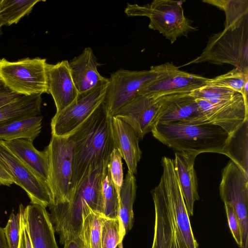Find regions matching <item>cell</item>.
Wrapping results in <instances>:
<instances>
[{"label":"cell","mask_w":248,"mask_h":248,"mask_svg":"<svg viewBox=\"0 0 248 248\" xmlns=\"http://www.w3.org/2000/svg\"><path fill=\"white\" fill-rule=\"evenodd\" d=\"M206 85L227 88L242 94L248 101V74L238 68L214 78H209Z\"/></svg>","instance_id":"obj_30"},{"label":"cell","mask_w":248,"mask_h":248,"mask_svg":"<svg viewBox=\"0 0 248 248\" xmlns=\"http://www.w3.org/2000/svg\"><path fill=\"white\" fill-rule=\"evenodd\" d=\"M196 99L200 115L188 122L213 124L221 127L230 135L248 120V101L240 93H237L230 99L215 103Z\"/></svg>","instance_id":"obj_13"},{"label":"cell","mask_w":248,"mask_h":248,"mask_svg":"<svg viewBox=\"0 0 248 248\" xmlns=\"http://www.w3.org/2000/svg\"><path fill=\"white\" fill-rule=\"evenodd\" d=\"M20 95L6 87L0 81V107L13 101Z\"/></svg>","instance_id":"obj_38"},{"label":"cell","mask_w":248,"mask_h":248,"mask_svg":"<svg viewBox=\"0 0 248 248\" xmlns=\"http://www.w3.org/2000/svg\"><path fill=\"white\" fill-rule=\"evenodd\" d=\"M104 217L86 205L82 213L79 236L85 248H101V230Z\"/></svg>","instance_id":"obj_28"},{"label":"cell","mask_w":248,"mask_h":248,"mask_svg":"<svg viewBox=\"0 0 248 248\" xmlns=\"http://www.w3.org/2000/svg\"><path fill=\"white\" fill-rule=\"evenodd\" d=\"M122 158L119 151L115 148L111 153L108 165L112 181L119 197L124 181Z\"/></svg>","instance_id":"obj_34"},{"label":"cell","mask_w":248,"mask_h":248,"mask_svg":"<svg viewBox=\"0 0 248 248\" xmlns=\"http://www.w3.org/2000/svg\"><path fill=\"white\" fill-rule=\"evenodd\" d=\"M118 211L119 196L108 166L102 183V215L106 218H118Z\"/></svg>","instance_id":"obj_31"},{"label":"cell","mask_w":248,"mask_h":248,"mask_svg":"<svg viewBox=\"0 0 248 248\" xmlns=\"http://www.w3.org/2000/svg\"><path fill=\"white\" fill-rule=\"evenodd\" d=\"M64 248H85L80 236H75L69 238L63 243Z\"/></svg>","instance_id":"obj_39"},{"label":"cell","mask_w":248,"mask_h":248,"mask_svg":"<svg viewBox=\"0 0 248 248\" xmlns=\"http://www.w3.org/2000/svg\"><path fill=\"white\" fill-rule=\"evenodd\" d=\"M196 156L188 153L175 152L173 159L174 169L189 217L194 215L195 202L200 199L198 179L194 169Z\"/></svg>","instance_id":"obj_19"},{"label":"cell","mask_w":248,"mask_h":248,"mask_svg":"<svg viewBox=\"0 0 248 248\" xmlns=\"http://www.w3.org/2000/svg\"><path fill=\"white\" fill-rule=\"evenodd\" d=\"M158 73L145 84L139 93L157 98L177 93H191L207 85L209 78L179 69L172 62L158 65Z\"/></svg>","instance_id":"obj_14"},{"label":"cell","mask_w":248,"mask_h":248,"mask_svg":"<svg viewBox=\"0 0 248 248\" xmlns=\"http://www.w3.org/2000/svg\"><path fill=\"white\" fill-rule=\"evenodd\" d=\"M23 208L24 206L20 204L19 208L20 217V239L18 248H32L23 215Z\"/></svg>","instance_id":"obj_37"},{"label":"cell","mask_w":248,"mask_h":248,"mask_svg":"<svg viewBox=\"0 0 248 248\" xmlns=\"http://www.w3.org/2000/svg\"><path fill=\"white\" fill-rule=\"evenodd\" d=\"M0 248H8L4 228L0 227Z\"/></svg>","instance_id":"obj_41"},{"label":"cell","mask_w":248,"mask_h":248,"mask_svg":"<svg viewBox=\"0 0 248 248\" xmlns=\"http://www.w3.org/2000/svg\"><path fill=\"white\" fill-rule=\"evenodd\" d=\"M157 108L155 98L138 93L113 116L131 126L141 140L151 132Z\"/></svg>","instance_id":"obj_15"},{"label":"cell","mask_w":248,"mask_h":248,"mask_svg":"<svg viewBox=\"0 0 248 248\" xmlns=\"http://www.w3.org/2000/svg\"><path fill=\"white\" fill-rule=\"evenodd\" d=\"M109 83L105 78L91 89L79 93L66 108L56 112L51 119L52 136H69L104 101Z\"/></svg>","instance_id":"obj_7"},{"label":"cell","mask_w":248,"mask_h":248,"mask_svg":"<svg viewBox=\"0 0 248 248\" xmlns=\"http://www.w3.org/2000/svg\"><path fill=\"white\" fill-rule=\"evenodd\" d=\"M13 184L12 178L0 164V185L9 186Z\"/></svg>","instance_id":"obj_40"},{"label":"cell","mask_w":248,"mask_h":248,"mask_svg":"<svg viewBox=\"0 0 248 248\" xmlns=\"http://www.w3.org/2000/svg\"><path fill=\"white\" fill-rule=\"evenodd\" d=\"M108 166L88 175L68 201L50 204L49 217L63 244L69 238L79 236L82 213L86 205L102 215V183Z\"/></svg>","instance_id":"obj_3"},{"label":"cell","mask_w":248,"mask_h":248,"mask_svg":"<svg viewBox=\"0 0 248 248\" xmlns=\"http://www.w3.org/2000/svg\"><path fill=\"white\" fill-rule=\"evenodd\" d=\"M71 75L79 93L93 88L105 78L97 70L101 65L92 48L86 47L78 56L69 62Z\"/></svg>","instance_id":"obj_21"},{"label":"cell","mask_w":248,"mask_h":248,"mask_svg":"<svg viewBox=\"0 0 248 248\" xmlns=\"http://www.w3.org/2000/svg\"><path fill=\"white\" fill-rule=\"evenodd\" d=\"M238 92L227 88L206 85L190 93L196 98H201L211 103L229 99Z\"/></svg>","instance_id":"obj_33"},{"label":"cell","mask_w":248,"mask_h":248,"mask_svg":"<svg viewBox=\"0 0 248 248\" xmlns=\"http://www.w3.org/2000/svg\"><path fill=\"white\" fill-rule=\"evenodd\" d=\"M43 117L41 115L14 121L0 127V140L28 139L32 141L41 131Z\"/></svg>","instance_id":"obj_26"},{"label":"cell","mask_w":248,"mask_h":248,"mask_svg":"<svg viewBox=\"0 0 248 248\" xmlns=\"http://www.w3.org/2000/svg\"><path fill=\"white\" fill-rule=\"evenodd\" d=\"M42 0H0V13L3 26L17 24L29 15L34 6Z\"/></svg>","instance_id":"obj_29"},{"label":"cell","mask_w":248,"mask_h":248,"mask_svg":"<svg viewBox=\"0 0 248 248\" xmlns=\"http://www.w3.org/2000/svg\"><path fill=\"white\" fill-rule=\"evenodd\" d=\"M185 1L155 0L146 4V17L150 19L149 28L157 31L171 44L182 36H186L197 29L184 15L182 7Z\"/></svg>","instance_id":"obj_12"},{"label":"cell","mask_w":248,"mask_h":248,"mask_svg":"<svg viewBox=\"0 0 248 248\" xmlns=\"http://www.w3.org/2000/svg\"><path fill=\"white\" fill-rule=\"evenodd\" d=\"M151 132L155 138L175 151L197 156L207 152L224 155L229 137L217 125L188 121L157 123Z\"/></svg>","instance_id":"obj_4"},{"label":"cell","mask_w":248,"mask_h":248,"mask_svg":"<svg viewBox=\"0 0 248 248\" xmlns=\"http://www.w3.org/2000/svg\"><path fill=\"white\" fill-rule=\"evenodd\" d=\"M158 73V67L156 65L151 66L149 70L141 71L120 69L111 74L103 102L107 114L112 117Z\"/></svg>","instance_id":"obj_10"},{"label":"cell","mask_w":248,"mask_h":248,"mask_svg":"<svg viewBox=\"0 0 248 248\" xmlns=\"http://www.w3.org/2000/svg\"><path fill=\"white\" fill-rule=\"evenodd\" d=\"M41 95H20L0 107V127L21 119L41 114Z\"/></svg>","instance_id":"obj_23"},{"label":"cell","mask_w":248,"mask_h":248,"mask_svg":"<svg viewBox=\"0 0 248 248\" xmlns=\"http://www.w3.org/2000/svg\"><path fill=\"white\" fill-rule=\"evenodd\" d=\"M48 93L55 103L56 112L70 105L79 93L74 82L69 62L63 60L56 64H46Z\"/></svg>","instance_id":"obj_17"},{"label":"cell","mask_w":248,"mask_h":248,"mask_svg":"<svg viewBox=\"0 0 248 248\" xmlns=\"http://www.w3.org/2000/svg\"><path fill=\"white\" fill-rule=\"evenodd\" d=\"M203 62L230 64L248 74V22L213 34L200 55L184 65Z\"/></svg>","instance_id":"obj_5"},{"label":"cell","mask_w":248,"mask_h":248,"mask_svg":"<svg viewBox=\"0 0 248 248\" xmlns=\"http://www.w3.org/2000/svg\"><path fill=\"white\" fill-rule=\"evenodd\" d=\"M136 179L128 171L124 180L119 197L118 219L120 223V242L132 229L134 222L133 204L137 190Z\"/></svg>","instance_id":"obj_24"},{"label":"cell","mask_w":248,"mask_h":248,"mask_svg":"<svg viewBox=\"0 0 248 248\" xmlns=\"http://www.w3.org/2000/svg\"><path fill=\"white\" fill-rule=\"evenodd\" d=\"M3 26L2 20L0 16V35H1L2 34V27Z\"/></svg>","instance_id":"obj_42"},{"label":"cell","mask_w":248,"mask_h":248,"mask_svg":"<svg viewBox=\"0 0 248 248\" xmlns=\"http://www.w3.org/2000/svg\"><path fill=\"white\" fill-rule=\"evenodd\" d=\"M161 165L163 173L160 182L151 191L155 213L151 248H199L173 159L164 156Z\"/></svg>","instance_id":"obj_1"},{"label":"cell","mask_w":248,"mask_h":248,"mask_svg":"<svg viewBox=\"0 0 248 248\" xmlns=\"http://www.w3.org/2000/svg\"><path fill=\"white\" fill-rule=\"evenodd\" d=\"M46 60L25 58L16 61L0 59V81L20 95L29 96L48 93Z\"/></svg>","instance_id":"obj_6"},{"label":"cell","mask_w":248,"mask_h":248,"mask_svg":"<svg viewBox=\"0 0 248 248\" xmlns=\"http://www.w3.org/2000/svg\"><path fill=\"white\" fill-rule=\"evenodd\" d=\"M225 12L224 30L233 31L248 22V0H205Z\"/></svg>","instance_id":"obj_27"},{"label":"cell","mask_w":248,"mask_h":248,"mask_svg":"<svg viewBox=\"0 0 248 248\" xmlns=\"http://www.w3.org/2000/svg\"><path fill=\"white\" fill-rule=\"evenodd\" d=\"M4 141L14 154L47 184L48 158L46 148L43 151H38L33 146V141L28 139Z\"/></svg>","instance_id":"obj_22"},{"label":"cell","mask_w":248,"mask_h":248,"mask_svg":"<svg viewBox=\"0 0 248 248\" xmlns=\"http://www.w3.org/2000/svg\"><path fill=\"white\" fill-rule=\"evenodd\" d=\"M46 208L33 204L24 206L23 215L32 248H59Z\"/></svg>","instance_id":"obj_18"},{"label":"cell","mask_w":248,"mask_h":248,"mask_svg":"<svg viewBox=\"0 0 248 248\" xmlns=\"http://www.w3.org/2000/svg\"><path fill=\"white\" fill-rule=\"evenodd\" d=\"M219 193L224 203L232 207L238 219L241 248H248V176L231 160L222 170Z\"/></svg>","instance_id":"obj_9"},{"label":"cell","mask_w":248,"mask_h":248,"mask_svg":"<svg viewBox=\"0 0 248 248\" xmlns=\"http://www.w3.org/2000/svg\"><path fill=\"white\" fill-rule=\"evenodd\" d=\"M118 248H123V242H121L119 244Z\"/></svg>","instance_id":"obj_43"},{"label":"cell","mask_w":248,"mask_h":248,"mask_svg":"<svg viewBox=\"0 0 248 248\" xmlns=\"http://www.w3.org/2000/svg\"><path fill=\"white\" fill-rule=\"evenodd\" d=\"M0 164L12 178L14 184L25 190L31 204L46 208L52 202V195L47 184L14 154L1 140Z\"/></svg>","instance_id":"obj_11"},{"label":"cell","mask_w":248,"mask_h":248,"mask_svg":"<svg viewBox=\"0 0 248 248\" xmlns=\"http://www.w3.org/2000/svg\"><path fill=\"white\" fill-rule=\"evenodd\" d=\"M111 120L103 103L68 136L73 144L72 176L67 201L88 175L108 166L115 148Z\"/></svg>","instance_id":"obj_2"},{"label":"cell","mask_w":248,"mask_h":248,"mask_svg":"<svg viewBox=\"0 0 248 248\" xmlns=\"http://www.w3.org/2000/svg\"><path fill=\"white\" fill-rule=\"evenodd\" d=\"M224 203L226 214L232 234L240 248L242 247L241 230L238 219L232 208L229 204Z\"/></svg>","instance_id":"obj_36"},{"label":"cell","mask_w":248,"mask_h":248,"mask_svg":"<svg viewBox=\"0 0 248 248\" xmlns=\"http://www.w3.org/2000/svg\"><path fill=\"white\" fill-rule=\"evenodd\" d=\"M120 242L118 218L103 217L101 230V248H116Z\"/></svg>","instance_id":"obj_32"},{"label":"cell","mask_w":248,"mask_h":248,"mask_svg":"<svg viewBox=\"0 0 248 248\" xmlns=\"http://www.w3.org/2000/svg\"><path fill=\"white\" fill-rule=\"evenodd\" d=\"M111 124L115 148L126 162L128 171L135 174L142 154L139 137L131 126L118 118L112 117Z\"/></svg>","instance_id":"obj_20"},{"label":"cell","mask_w":248,"mask_h":248,"mask_svg":"<svg viewBox=\"0 0 248 248\" xmlns=\"http://www.w3.org/2000/svg\"><path fill=\"white\" fill-rule=\"evenodd\" d=\"M155 99L158 108L153 127L159 123L191 121L200 115L196 99L190 93L170 94Z\"/></svg>","instance_id":"obj_16"},{"label":"cell","mask_w":248,"mask_h":248,"mask_svg":"<svg viewBox=\"0 0 248 248\" xmlns=\"http://www.w3.org/2000/svg\"><path fill=\"white\" fill-rule=\"evenodd\" d=\"M224 153L248 176V120L229 135Z\"/></svg>","instance_id":"obj_25"},{"label":"cell","mask_w":248,"mask_h":248,"mask_svg":"<svg viewBox=\"0 0 248 248\" xmlns=\"http://www.w3.org/2000/svg\"><path fill=\"white\" fill-rule=\"evenodd\" d=\"M46 148L48 158L47 185L52 199L50 204L67 201L72 176V142L69 136H52Z\"/></svg>","instance_id":"obj_8"},{"label":"cell","mask_w":248,"mask_h":248,"mask_svg":"<svg viewBox=\"0 0 248 248\" xmlns=\"http://www.w3.org/2000/svg\"><path fill=\"white\" fill-rule=\"evenodd\" d=\"M4 231L8 248H18L20 239V217L19 211L16 215L14 213L11 214Z\"/></svg>","instance_id":"obj_35"}]
</instances>
